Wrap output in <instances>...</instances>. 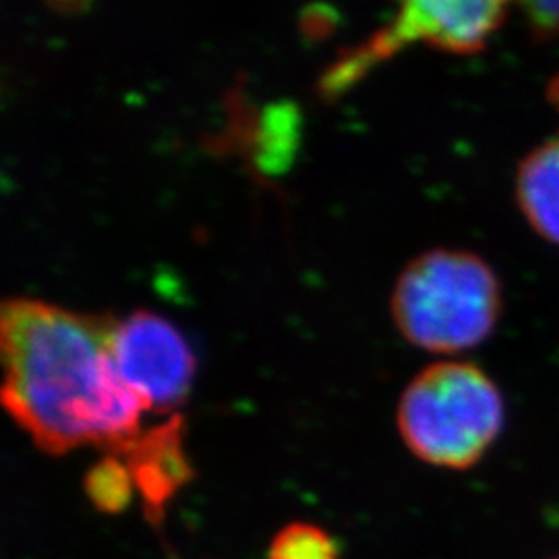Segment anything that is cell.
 Wrapping results in <instances>:
<instances>
[{
	"label": "cell",
	"instance_id": "1",
	"mask_svg": "<svg viewBox=\"0 0 559 559\" xmlns=\"http://www.w3.org/2000/svg\"><path fill=\"white\" fill-rule=\"evenodd\" d=\"M117 318L15 297L0 307L2 406L52 456L98 445L124 459L147 413L110 357Z\"/></svg>",
	"mask_w": 559,
	"mask_h": 559
},
{
	"label": "cell",
	"instance_id": "2",
	"mask_svg": "<svg viewBox=\"0 0 559 559\" xmlns=\"http://www.w3.org/2000/svg\"><path fill=\"white\" fill-rule=\"evenodd\" d=\"M493 270L468 251L436 249L411 261L392 293V318L413 346L454 355L479 346L500 320Z\"/></svg>",
	"mask_w": 559,
	"mask_h": 559
},
{
	"label": "cell",
	"instance_id": "3",
	"mask_svg": "<svg viewBox=\"0 0 559 559\" xmlns=\"http://www.w3.org/2000/svg\"><path fill=\"white\" fill-rule=\"evenodd\" d=\"M500 388L471 362L443 360L423 369L399 402V431L417 459L450 471L475 466L500 438Z\"/></svg>",
	"mask_w": 559,
	"mask_h": 559
},
{
	"label": "cell",
	"instance_id": "4",
	"mask_svg": "<svg viewBox=\"0 0 559 559\" xmlns=\"http://www.w3.org/2000/svg\"><path fill=\"white\" fill-rule=\"evenodd\" d=\"M110 357L120 381L147 413H170L191 390L193 353L179 330L158 313L133 311L115 321Z\"/></svg>",
	"mask_w": 559,
	"mask_h": 559
},
{
	"label": "cell",
	"instance_id": "5",
	"mask_svg": "<svg viewBox=\"0 0 559 559\" xmlns=\"http://www.w3.org/2000/svg\"><path fill=\"white\" fill-rule=\"evenodd\" d=\"M506 9L508 4L503 2L483 0L406 2L396 21L381 36L373 38L367 55L380 59L402 44L415 40L427 41L450 52H475L500 27Z\"/></svg>",
	"mask_w": 559,
	"mask_h": 559
},
{
	"label": "cell",
	"instance_id": "6",
	"mask_svg": "<svg viewBox=\"0 0 559 559\" xmlns=\"http://www.w3.org/2000/svg\"><path fill=\"white\" fill-rule=\"evenodd\" d=\"M124 464L133 475L147 519L158 522L166 503L189 479L180 417H173L160 427L143 433L135 448L124 456Z\"/></svg>",
	"mask_w": 559,
	"mask_h": 559
},
{
	"label": "cell",
	"instance_id": "7",
	"mask_svg": "<svg viewBox=\"0 0 559 559\" xmlns=\"http://www.w3.org/2000/svg\"><path fill=\"white\" fill-rule=\"evenodd\" d=\"M516 198L540 237L559 245V140L543 143L520 164Z\"/></svg>",
	"mask_w": 559,
	"mask_h": 559
},
{
	"label": "cell",
	"instance_id": "8",
	"mask_svg": "<svg viewBox=\"0 0 559 559\" xmlns=\"http://www.w3.org/2000/svg\"><path fill=\"white\" fill-rule=\"evenodd\" d=\"M85 493L104 514H119L133 498L135 480L124 462L106 456L85 475Z\"/></svg>",
	"mask_w": 559,
	"mask_h": 559
},
{
	"label": "cell",
	"instance_id": "9",
	"mask_svg": "<svg viewBox=\"0 0 559 559\" xmlns=\"http://www.w3.org/2000/svg\"><path fill=\"white\" fill-rule=\"evenodd\" d=\"M267 559H338V547L320 526L295 522L274 537Z\"/></svg>",
	"mask_w": 559,
	"mask_h": 559
},
{
	"label": "cell",
	"instance_id": "10",
	"mask_svg": "<svg viewBox=\"0 0 559 559\" xmlns=\"http://www.w3.org/2000/svg\"><path fill=\"white\" fill-rule=\"evenodd\" d=\"M526 17L543 34L559 32V2H533L524 4Z\"/></svg>",
	"mask_w": 559,
	"mask_h": 559
},
{
	"label": "cell",
	"instance_id": "11",
	"mask_svg": "<svg viewBox=\"0 0 559 559\" xmlns=\"http://www.w3.org/2000/svg\"><path fill=\"white\" fill-rule=\"evenodd\" d=\"M549 96H551V100H554V104H558V108H559V78H558V80L554 81V83H551V90H549Z\"/></svg>",
	"mask_w": 559,
	"mask_h": 559
},
{
	"label": "cell",
	"instance_id": "12",
	"mask_svg": "<svg viewBox=\"0 0 559 559\" xmlns=\"http://www.w3.org/2000/svg\"><path fill=\"white\" fill-rule=\"evenodd\" d=\"M556 559H559V558H556Z\"/></svg>",
	"mask_w": 559,
	"mask_h": 559
}]
</instances>
